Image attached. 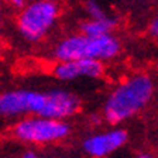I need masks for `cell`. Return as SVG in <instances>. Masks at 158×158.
<instances>
[{
  "label": "cell",
  "instance_id": "12",
  "mask_svg": "<svg viewBox=\"0 0 158 158\" xmlns=\"http://www.w3.org/2000/svg\"><path fill=\"white\" fill-rule=\"evenodd\" d=\"M21 158H49V157L40 155V154H37V152H34V151H27V152H24Z\"/></svg>",
  "mask_w": 158,
  "mask_h": 158
},
{
  "label": "cell",
  "instance_id": "10",
  "mask_svg": "<svg viewBox=\"0 0 158 158\" xmlns=\"http://www.w3.org/2000/svg\"><path fill=\"white\" fill-rule=\"evenodd\" d=\"M85 9H86V11H88L89 17H90L92 20H99V19L106 17L103 9L99 6L98 3H96L95 0H88V2H86V4H85Z\"/></svg>",
  "mask_w": 158,
  "mask_h": 158
},
{
  "label": "cell",
  "instance_id": "4",
  "mask_svg": "<svg viewBox=\"0 0 158 158\" xmlns=\"http://www.w3.org/2000/svg\"><path fill=\"white\" fill-rule=\"evenodd\" d=\"M14 135L19 140L34 144L59 141L69 134V126L61 120L44 117H28L14 126Z\"/></svg>",
  "mask_w": 158,
  "mask_h": 158
},
{
  "label": "cell",
  "instance_id": "13",
  "mask_svg": "<svg viewBox=\"0 0 158 158\" xmlns=\"http://www.w3.org/2000/svg\"><path fill=\"white\" fill-rule=\"evenodd\" d=\"M10 2H11L14 6L21 7V6H24V2H26V0H10Z\"/></svg>",
  "mask_w": 158,
  "mask_h": 158
},
{
  "label": "cell",
  "instance_id": "14",
  "mask_svg": "<svg viewBox=\"0 0 158 158\" xmlns=\"http://www.w3.org/2000/svg\"><path fill=\"white\" fill-rule=\"evenodd\" d=\"M138 158H155V157L152 154H150V152H141L138 155Z\"/></svg>",
  "mask_w": 158,
  "mask_h": 158
},
{
  "label": "cell",
  "instance_id": "1",
  "mask_svg": "<svg viewBox=\"0 0 158 158\" xmlns=\"http://www.w3.org/2000/svg\"><path fill=\"white\" fill-rule=\"evenodd\" d=\"M154 85L148 75H135L122 82L109 95L103 116L110 124H118L137 114L152 98Z\"/></svg>",
  "mask_w": 158,
  "mask_h": 158
},
{
  "label": "cell",
  "instance_id": "9",
  "mask_svg": "<svg viewBox=\"0 0 158 158\" xmlns=\"http://www.w3.org/2000/svg\"><path fill=\"white\" fill-rule=\"evenodd\" d=\"M114 26L116 20L106 16L99 20L89 19L88 21H85L81 26V30H82V34L86 37H103L110 34V31L114 28Z\"/></svg>",
  "mask_w": 158,
  "mask_h": 158
},
{
  "label": "cell",
  "instance_id": "6",
  "mask_svg": "<svg viewBox=\"0 0 158 158\" xmlns=\"http://www.w3.org/2000/svg\"><path fill=\"white\" fill-rule=\"evenodd\" d=\"M81 107V100L76 95L61 89H54L49 92H44V106L38 117L61 120L73 116Z\"/></svg>",
  "mask_w": 158,
  "mask_h": 158
},
{
  "label": "cell",
  "instance_id": "7",
  "mask_svg": "<svg viewBox=\"0 0 158 158\" xmlns=\"http://www.w3.org/2000/svg\"><path fill=\"white\" fill-rule=\"evenodd\" d=\"M127 133L122 128H113L107 131L89 135L83 141V150L93 158H105L127 143Z\"/></svg>",
  "mask_w": 158,
  "mask_h": 158
},
{
  "label": "cell",
  "instance_id": "15",
  "mask_svg": "<svg viewBox=\"0 0 158 158\" xmlns=\"http://www.w3.org/2000/svg\"><path fill=\"white\" fill-rule=\"evenodd\" d=\"M0 21H2V4H0Z\"/></svg>",
  "mask_w": 158,
  "mask_h": 158
},
{
  "label": "cell",
  "instance_id": "11",
  "mask_svg": "<svg viewBox=\"0 0 158 158\" xmlns=\"http://www.w3.org/2000/svg\"><path fill=\"white\" fill-rule=\"evenodd\" d=\"M150 34H151L152 37H155V38H158V16L155 17L151 21V24H150Z\"/></svg>",
  "mask_w": 158,
  "mask_h": 158
},
{
  "label": "cell",
  "instance_id": "5",
  "mask_svg": "<svg viewBox=\"0 0 158 158\" xmlns=\"http://www.w3.org/2000/svg\"><path fill=\"white\" fill-rule=\"evenodd\" d=\"M44 106V92L10 90L0 95V116H20L33 113L38 116Z\"/></svg>",
  "mask_w": 158,
  "mask_h": 158
},
{
  "label": "cell",
  "instance_id": "3",
  "mask_svg": "<svg viewBox=\"0 0 158 158\" xmlns=\"http://www.w3.org/2000/svg\"><path fill=\"white\" fill-rule=\"evenodd\" d=\"M59 16L55 0H35L20 13L17 26L20 34L31 43L45 37Z\"/></svg>",
  "mask_w": 158,
  "mask_h": 158
},
{
  "label": "cell",
  "instance_id": "2",
  "mask_svg": "<svg viewBox=\"0 0 158 158\" xmlns=\"http://www.w3.org/2000/svg\"><path fill=\"white\" fill-rule=\"evenodd\" d=\"M120 43L112 34L103 37H86L83 34L71 35L56 44L54 56L58 62H69L78 59L107 61L118 55Z\"/></svg>",
  "mask_w": 158,
  "mask_h": 158
},
{
  "label": "cell",
  "instance_id": "8",
  "mask_svg": "<svg viewBox=\"0 0 158 158\" xmlns=\"http://www.w3.org/2000/svg\"><path fill=\"white\" fill-rule=\"evenodd\" d=\"M105 72V66L99 61L93 59H78L69 62H58L54 68V75L59 81H73L79 76L99 78Z\"/></svg>",
  "mask_w": 158,
  "mask_h": 158
}]
</instances>
